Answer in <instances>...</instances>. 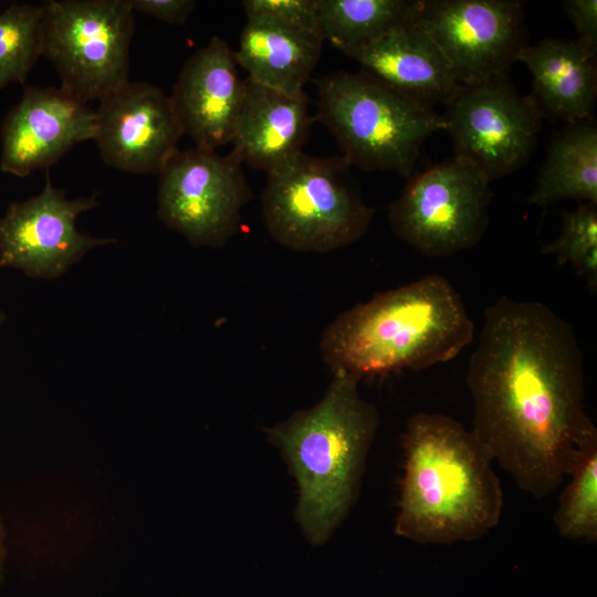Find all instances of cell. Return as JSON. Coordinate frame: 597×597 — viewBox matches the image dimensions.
I'll return each mask as SVG.
<instances>
[{"instance_id": "6da1fadb", "label": "cell", "mask_w": 597, "mask_h": 597, "mask_svg": "<svg viewBox=\"0 0 597 597\" xmlns=\"http://www.w3.org/2000/svg\"><path fill=\"white\" fill-rule=\"evenodd\" d=\"M467 383L471 431L493 461L536 499L562 485L578 443L596 429L569 323L543 303L502 296L485 310Z\"/></svg>"}, {"instance_id": "7a4b0ae2", "label": "cell", "mask_w": 597, "mask_h": 597, "mask_svg": "<svg viewBox=\"0 0 597 597\" xmlns=\"http://www.w3.org/2000/svg\"><path fill=\"white\" fill-rule=\"evenodd\" d=\"M395 533L420 544L478 540L500 522L504 495L494 462L472 431L434 412L412 415L402 437Z\"/></svg>"}, {"instance_id": "3957f363", "label": "cell", "mask_w": 597, "mask_h": 597, "mask_svg": "<svg viewBox=\"0 0 597 597\" xmlns=\"http://www.w3.org/2000/svg\"><path fill=\"white\" fill-rule=\"evenodd\" d=\"M473 337L459 293L446 277L429 274L337 315L320 349L333 371L360 379L449 362Z\"/></svg>"}, {"instance_id": "277c9868", "label": "cell", "mask_w": 597, "mask_h": 597, "mask_svg": "<svg viewBox=\"0 0 597 597\" xmlns=\"http://www.w3.org/2000/svg\"><path fill=\"white\" fill-rule=\"evenodd\" d=\"M323 398L269 430L298 485L297 520L315 544L328 538L357 494L366 453L379 425L359 379L333 371Z\"/></svg>"}, {"instance_id": "5b68a950", "label": "cell", "mask_w": 597, "mask_h": 597, "mask_svg": "<svg viewBox=\"0 0 597 597\" xmlns=\"http://www.w3.org/2000/svg\"><path fill=\"white\" fill-rule=\"evenodd\" d=\"M315 121L337 140L349 166L410 176L421 146L444 129L433 107L374 76L338 71L317 81Z\"/></svg>"}, {"instance_id": "8992f818", "label": "cell", "mask_w": 597, "mask_h": 597, "mask_svg": "<svg viewBox=\"0 0 597 597\" xmlns=\"http://www.w3.org/2000/svg\"><path fill=\"white\" fill-rule=\"evenodd\" d=\"M343 157L304 153L266 174L262 216L270 235L298 252L327 253L359 240L374 209L365 203Z\"/></svg>"}, {"instance_id": "52a82bcc", "label": "cell", "mask_w": 597, "mask_h": 597, "mask_svg": "<svg viewBox=\"0 0 597 597\" xmlns=\"http://www.w3.org/2000/svg\"><path fill=\"white\" fill-rule=\"evenodd\" d=\"M42 7V56L63 88L87 103L128 82L135 13L129 0H50Z\"/></svg>"}, {"instance_id": "ba28073f", "label": "cell", "mask_w": 597, "mask_h": 597, "mask_svg": "<svg viewBox=\"0 0 597 597\" xmlns=\"http://www.w3.org/2000/svg\"><path fill=\"white\" fill-rule=\"evenodd\" d=\"M490 182L470 161L453 156L409 179L389 207L390 228L428 258L467 250L486 230Z\"/></svg>"}, {"instance_id": "9c48e42d", "label": "cell", "mask_w": 597, "mask_h": 597, "mask_svg": "<svg viewBox=\"0 0 597 597\" xmlns=\"http://www.w3.org/2000/svg\"><path fill=\"white\" fill-rule=\"evenodd\" d=\"M252 190L232 154L178 150L159 172L157 214L191 244L222 248L238 232Z\"/></svg>"}, {"instance_id": "30bf717a", "label": "cell", "mask_w": 597, "mask_h": 597, "mask_svg": "<svg viewBox=\"0 0 597 597\" xmlns=\"http://www.w3.org/2000/svg\"><path fill=\"white\" fill-rule=\"evenodd\" d=\"M441 116L454 156L470 161L490 181L526 165L536 148L543 119L507 75L460 85Z\"/></svg>"}, {"instance_id": "8fae6325", "label": "cell", "mask_w": 597, "mask_h": 597, "mask_svg": "<svg viewBox=\"0 0 597 597\" xmlns=\"http://www.w3.org/2000/svg\"><path fill=\"white\" fill-rule=\"evenodd\" d=\"M412 21L440 49L460 85L507 75L527 44L519 0H415Z\"/></svg>"}, {"instance_id": "7c38bea8", "label": "cell", "mask_w": 597, "mask_h": 597, "mask_svg": "<svg viewBox=\"0 0 597 597\" xmlns=\"http://www.w3.org/2000/svg\"><path fill=\"white\" fill-rule=\"evenodd\" d=\"M100 205L96 195L67 199L45 176L43 190L12 202L0 218V269L12 266L28 276L53 280L78 262L91 249L115 243L82 233L77 217Z\"/></svg>"}, {"instance_id": "4fadbf2b", "label": "cell", "mask_w": 597, "mask_h": 597, "mask_svg": "<svg viewBox=\"0 0 597 597\" xmlns=\"http://www.w3.org/2000/svg\"><path fill=\"white\" fill-rule=\"evenodd\" d=\"M95 124L104 163L130 174H159L184 135L170 97L142 81L101 98Z\"/></svg>"}, {"instance_id": "5bb4252c", "label": "cell", "mask_w": 597, "mask_h": 597, "mask_svg": "<svg viewBox=\"0 0 597 597\" xmlns=\"http://www.w3.org/2000/svg\"><path fill=\"white\" fill-rule=\"evenodd\" d=\"M95 133V111L86 102L62 86H27L1 125L0 170L25 177L49 168Z\"/></svg>"}, {"instance_id": "9a60e30c", "label": "cell", "mask_w": 597, "mask_h": 597, "mask_svg": "<svg viewBox=\"0 0 597 597\" xmlns=\"http://www.w3.org/2000/svg\"><path fill=\"white\" fill-rule=\"evenodd\" d=\"M238 66L234 51L219 36L185 62L169 97L195 147L216 150L231 143L247 90Z\"/></svg>"}, {"instance_id": "2e32d148", "label": "cell", "mask_w": 597, "mask_h": 597, "mask_svg": "<svg viewBox=\"0 0 597 597\" xmlns=\"http://www.w3.org/2000/svg\"><path fill=\"white\" fill-rule=\"evenodd\" d=\"M304 93L289 95L247 78L241 112L231 140L242 164L269 174L303 153L315 121Z\"/></svg>"}, {"instance_id": "e0dca14e", "label": "cell", "mask_w": 597, "mask_h": 597, "mask_svg": "<svg viewBox=\"0 0 597 597\" xmlns=\"http://www.w3.org/2000/svg\"><path fill=\"white\" fill-rule=\"evenodd\" d=\"M362 71L421 104H446L459 88L444 55L411 20L349 54Z\"/></svg>"}, {"instance_id": "ac0fdd59", "label": "cell", "mask_w": 597, "mask_h": 597, "mask_svg": "<svg viewBox=\"0 0 597 597\" xmlns=\"http://www.w3.org/2000/svg\"><path fill=\"white\" fill-rule=\"evenodd\" d=\"M532 75L527 95L542 118L566 124L588 121L597 97V51L577 39L545 38L517 56Z\"/></svg>"}, {"instance_id": "d6986e66", "label": "cell", "mask_w": 597, "mask_h": 597, "mask_svg": "<svg viewBox=\"0 0 597 597\" xmlns=\"http://www.w3.org/2000/svg\"><path fill=\"white\" fill-rule=\"evenodd\" d=\"M323 42L320 34L253 17L247 18L234 56L248 80L298 95L320 61Z\"/></svg>"}, {"instance_id": "ffe728a7", "label": "cell", "mask_w": 597, "mask_h": 597, "mask_svg": "<svg viewBox=\"0 0 597 597\" xmlns=\"http://www.w3.org/2000/svg\"><path fill=\"white\" fill-rule=\"evenodd\" d=\"M565 199L597 205V126L593 118L566 124L553 136L527 202L546 207Z\"/></svg>"}, {"instance_id": "44dd1931", "label": "cell", "mask_w": 597, "mask_h": 597, "mask_svg": "<svg viewBox=\"0 0 597 597\" xmlns=\"http://www.w3.org/2000/svg\"><path fill=\"white\" fill-rule=\"evenodd\" d=\"M415 0H318V31L344 54L411 20Z\"/></svg>"}, {"instance_id": "7402d4cb", "label": "cell", "mask_w": 597, "mask_h": 597, "mask_svg": "<svg viewBox=\"0 0 597 597\" xmlns=\"http://www.w3.org/2000/svg\"><path fill=\"white\" fill-rule=\"evenodd\" d=\"M554 523L566 538L597 540V429L585 436L575 449Z\"/></svg>"}, {"instance_id": "603a6c76", "label": "cell", "mask_w": 597, "mask_h": 597, "mask_svg": "<svg viewBox=\"0 0 597 597\" xmlns=\"http://www.w3.org/2000/svg\"><path fill=\"white\" fill-rule=\"evenodd\" d=\"M43 7L11 4L0 13V88L24 84L42 56Z\"/></svg>"}, {"instance_id": "cb8c5ba5", "label": "cell", "mask_w": 597, "mask_h": 597, "mask_svg": "<svg viewBox=\"0 0 597 597\" xmlns=\"http://www.w3.org/2000/svg\"><path fill=\"white\" fill-rule=\"evenodd\" d=\"M541 252L555 256L558 264H570L596 290L597 205L580 203L577 209L564 212L559 235Z\"/></svg>"}, {"instance_id": "d4e9b609", "label": "cell", "mask_w": 597, "mask_h": 597, "mask_svg": "<svg viewBox=\"0 0 597 597\" xmlns=\"http://www.w3.org/2000/svg\"><path fill=\"white\" fill-rule=\"evenodd\" d=\"M242 7L247 18H269L294 29L320 34L318 0H245Z\"/></svg>"}, {"instance_id": "484cf974", "label": "cell", "mask_w": 597, "mask_h": 597, "mask_svg": "<svg viewBox=\"0 0 597 597\" xmlns=\"http://www.w3.org/2000/svg\"><path fill=\"white\" fill-rule=\"evenodd\" d=\"M561 6L577 32V40L597 51V1L563 0Z\"/></svg>"}, {"instance_id": "4316f807", "label": "cell", "mask_w": 597, "mask_h": 597, "mask_svg": "<svg viewBox=\"0 0 597 597\" xmlns=\"http://www.w3.org/2000/svg\"><path fill=\"white\" fill-rule=\"evenodd\" d=\"M134 11L169 24H184L196 8L193 0H129Z\"/></svg>"}, {"instance_id": "83f0119b", "label": "cell", "mask_w": 597, "mask_h": 597, "mask_svg": "<svg viewBox=\"0 0 597 597\" xmlns=\"http://www.w3.org/2000/svg\"><path fill=\"white\" fill-rule=\"evenodd\" d=\"M3 543H4V531H3V526L0 520V576H1L2 564L4 559V544Z\"/></svg>"}, {"instance_id": "f1b7e54d", "label": "cell", "mask_w": 597, "mask_h": 597, "mask_svg": "<svg viewBox=\"0 0 597 597\" xmlns=\"http://www.w3.org/2000/svg\"><path fill=\"white\" fill-rule=\"evenodd\" d=\"M6 320V316L4 314L0 311V326L2 325V323L4 322Z\"/></svg>"}]
</instances>
